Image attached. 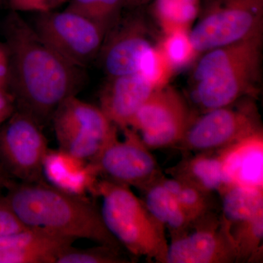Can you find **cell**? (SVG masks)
<instances>
[{
	"label": "cell",
	"mask_w": 263,
	"mask_h": 263,
	"mask_svg": "<svg viewBox=\"0 0 263 263\" xmlns=\"http://www.w3.org/2000/svg\"><path fill=\"white\" fill-rule=\"evenodd\" d=\"M160 180L141 191L142 200L152 215L168 230L172 239L186 233L197 219L180 205L172 194L161 184Z\"/></svg>",
	"instance_id": "18"
},
{
	"label": "cell",
	"mask_w": 263,
	"mask_h": 263,
	"mask_svg": "<svg viewBox=\"0 0 263 263\" xmlns=\"http://www.w3.org/2000/svg\"><path fill=\"white\" fill-rule=\"evenodd\" d=\"M15 111L14 99L9 91L0 89V124H3Z\"/></svg>",
	"instance_id": "29"
},
{
	"label": "cell",
	"mask_w": 263,
	"mask_h": 263,
	"mask_svg": "<svg viewBox=\"0 0 263 263\" xmlns=\"http://www.w3.org/2000/svg\"><path fill=\"white\" fill-rule=\"evenodd\" d=\"M131 259L124 257L122 249L98 245L88 249H78L72 245L62 251L56 263H128Z\"/></svg>",
	"instance_id": "24"
},
{
	"label": "cell",
	"mask_w": 263,
	"mask_h": 263,
	"mask_svg": "<svg viewBox=\"0 0 263 263\" xmlns=\"http://www.w3.org/2000/svg\"><path fill=\"white\" fill-rule=\"evenodd\" d=\"M9 25V86L15 110L43 127L65 100L77 96L84 84V69L48 47L17 12Z\"/></svg>",
	"instance_id": "1"
},
{
	"label": "cell",
	"mask_w": 263,
	"mask_h": 263,
	"mask_svg": "<svg viewBox=\"0 0 263 263\" xmlns=\"http://www.w3.org/2000/svg\"><path fill=\"white\" fill-rule=\"evenodd\" d=\"M59 148L91 160L112 138L118 127L100 107L72 96L57 108L51 119Z\"/></svg>",
	"instance_id": "7"
},
{
	"label": "cell",
	"mask_w": 263,
	"mask_h": 263,
	"mask_svg": "<svg viewBox=\"0 0 263 263\" xmlns=\"http://www.w3.org/2000/svg\"><path fill=\"white\" fill-rule=\"evenodd\" d=\"M29 227L19 219L7 201L5 197L0 196V237L17 233Z\"/></svg>",
	"instance_id": "27"
},
{
	"label": "cell",
	"mask_w": 263,
	"mask_h": 263,
	"mask_svg": "<svg viewBox=\"0 0 263 263\" xmlns=\"http://www.w3.org/2000/svg\"><path fill=\"white\" fill-rule=\"evenodd\" d=\"M174 69L159 45L148 48L142 58L139 71L155 90L167 86L174 75Z\"/></svg>",
	"instance_id": "25"
},
{
	"label": "cell",
	"mask_w": 263,
	"mask_h": 263,
	"mask_svg": "<svg viewBox=\"0 0 263 263\" xmlns=\"http://www.w3.org/2000/svg\"><path fill=\"white\" fill-rule=\"evenodd\" d=\"M126 0H70L66 9L89 19L105 34L122 15Z\"/></svg>",
	"instance_id": "23"
},
{
	"label": "cell",
	"mask_w": 263,
	"mask_h": 263,
	"mask_svg": "<svg viewBox=\"0 0 263 263\" xmlns=\"http://www.w3.org/2000/svg\"><path fill=\"white\" fill-rule=\"evenodd\" d=\"M152 1V0H126L124 9L133 10L143 8Z\"/></svg>",
	"instance_id": "31"
},
{
	"label": "cell",
	"mask_w": 263,
	"mask_h": 263,
	"mask_svg": "<svg viewBox=\"0 0 263 263\" xmlns=\"http://www.w3.org/2000/svg\"><path fill=\"white\" fill-rule=\"evenodd\" d=\"M97 196L102 198L104 224L122 247L134 257L166 263L169 243L165 228L131 187L102 179Z\"/></svg>",
	"instance_id": "4"
},
{
	"label": "cell",
	"mask_w": 263,
	"mask_h": 263,
	"mask_svg": "<svg viewBox=\"0 0 263 263\" xmlns=\"http://www.w3.org/2000/svg\"><path fill=\"white\" fill-rule=\"evenodd\" d=\"M122 130L123 141L117 135L90 162L103 179L133 186L141 192L164 175L138 133L130 127Z\"/></svg>",
	"instance_id": "11"
},
{
	"label": "cell",
	"mask_w": 263,
	"mask_h": 263,
	"mask_svg": "<svg viewBox=\"0 0 263 263\" xmlns=\"http://www.w3.org/2000/svg\"><path fill=\"white\" fill-rule=\"evenodd\" d=\"M70 0H10L15 12H33L35 13L54 11Z\"/></svg>",
	"instance_id": "28"
},
{
	"label": "cell",
	"mask_w": 263,
	"mask_h": 263,
	"mask_svg": "<svg viewBox=\"0 0 263 263\" xmlns=\"http://www.w3.org/2000/svg\"><path fill=\"white\" fill-rule=\"evenodd\" d=\"M229 227L215 212L197 219L184 234L172 238L166 263L237 262Z\"/></svg>",
	"instance_id": "12"
},
{
	"label": "cell",
	"mask_w": 263,
	"mask_h": 263,
	"mask_svg": "<svg viewBox=\"0 0 263 263\" xmlns=\"http://www.w3.org/2000/svg\"><path fill=\"white\" fill-rule=\"evenodd\" d=\"M43 177L48 183L62 191L86 197L97 196L98 169L89 160L79 158L61 149H48L43 167Z\"/></svg>",
	"instance_id": "17"
},
{
	"label": "cell",
	"mask_w": 263,
	"mask_h": 263,
	"mask_svg": "<svg viewBox=\"0 0 263 263\" xmlns=\"http://www.w3.org/2000/svg\"><path fill=\"white\" fill-rule=\"evenodd\" d=\"M140 8L128 10L105 34L98 57L108 78L138 72L143 55L153 46Z\"/></svg>",
	"instance_id": "13"
},
{
	"label": "cell",
	"mask_w": 263,
	"mask_h": 263,
	"mask_svg": "<svg viewBox=\"0 0 263 263\" xmlns=\"http://www.w3.org/2000/svg\"><path fill=\"white\" fill-rule=\"evenodd\" d=\"M0 129V164L20 182L45 181L43 167L48 149L42 127L15 110Z\"/></svg>",
	"instance_id": "10"
},
{
	"label": "cell",
	"mask_w": 263,
	"mask_h": 263,
	"mask_svg": "<svg viewBox=\"0 0 263 263\" xmlns=\"http://www.w3.org/2000/svg\"><path fill=\"white\" fill-rule=\"evenodd\" d=\"M263 0H202L190 37L197 54L262 34Z\"/></svg>",
	"instance_id": "5"
},
{
	"label": "cell",
	"mask_w": 263,
	"mask_h": 263,
	"mask_svg": "<svg viewBox=\"0 0 263 263\" xmlns=\"http://www.w3.org/2000/svg\"><path fill=\"white\" fill-rule=\"evenodd\" d=\"M196 117L182 95L167 85L151 95L129 127L150 150L159 149L176 146Z\"/></svg>",
	"instance_id": "9"
},
{
	"label": "cell",
	"mask_w": 263,
	"mask_h": 263,
	"mask_svg": "<svg viewBox=\"0 0 263 263\" xmlns=\"http://www.w3.org/2000/svg\"><path fill=\"white\" fill-rule=\"evenodd\" d=\"M160 182L195 219H200L209 213L215 212L214 194L206 193L193 185L174 178L167 179L163 176Z\"/></svg>",
	"instance_id": "22"
},
{
	"label": "cell",
	"mask_w": 263,
	"mask_h": 263,
	"mask_svg": "<svg viewBox=\"0 0 263 263\" xmlns=\"http://www.w3.org/2000/svg\"><path fill=\"white\" fill-rule=\"evenodd\" d=\"M10 84V63L8 53L0 46V89L8 91Z\"/></svg>",
	"instance_id": "30"
},
{
	"label": "cell",
	"mask_w": 263,
	"mask_h": 263,
	"mask_svg": "<svg viewBox=\"0 0 263 263\" xmlns=\"http://www.w3.org/2000/svg\"><path fill=\"white\" fill-rule=\"evenodd\" d=\"M75 240L29 227L0 237V263H56L59 254Z\"/></svg>",
	"instance_id": "15"
},
{
	"label": "cell",
	"mask_w": 263,
	"mask_h": 263,
	"mask_svg": "<svg viewBox=\"0 0 263 263\" xmlns=\"http://www.w3.org/2000/svg\"><path fill=\"white\" fill-rule=\"evenodd\" d=\"M262 136L240 142L221 149L183 153L177 164L167 169L166 174L209 193H218L235 183L229 171L232 159L237 153L262 141Z\"/></svg>",
	"instance_id": "14"
},
{
	"label": "cell",
	"mask_w": 263,
	"mask_h": 263,
	"mask_svg": "<svg viewBox=\"0 0 263 263\" xmlns=\"http://www.w3.org/2000/svg\"><path fill=\"white\" fill-rule=\"evenodd\" d=\"M200 0H155L152 14L164 34L190 32L197 18Z\"/></svg>",
	"instance_id": "20"
},
{
	"label": "cell",
	"mask_w": 263,
	"mask_h": 263,
	"mask_svg": "<svg viewBox=\"0 0 263 263\" xmlns=\"http://www.w3.org/2000/svg\"><path fill=\"white\" fill-rule=\"evenodd\" d=\"M159 46L175 71L190 65L197 56L190 37V32L181 31L164 34Z\"/></svg>",
	"instance_id": "26"
},
{
	"label": "cell",
	"mask_w": 263,
	"mask_h": 263,
	"mask_svg": "<svg viewBox=\"0 0 263 263\" xmlns=\"http://www.w3.org/2000/svg\"><path fill=\"white\" fill-rule=\"evenodd\" d=\"M192 76V100L201 113L255 98L262 73V34L202 53Z\"/></svg>",
	"instance_id": "3"
},
{
	"label": "cell",
	"mask_w": 263,
	"mask_h": 263,
	"mask_svg": "<svg viewBox=\"0 0 263 263\" xmlns=\"http://www.w3.org/2000/svg\"><path fill=\"white\" fill-rule=\"evenodd\" d=\"M254 98L197 116L174 148L182 153H197L226 148L262 136L260 114Z\"/></svg>",
	"instance_id": "6"
},
{
	"label": "cell",
	"mask_w": 263,
	"mask_h": 263,
	"mask_svg": "<svg viewBox=\"0 0 263 263\" xmlns=\"http://www.w3.org/2000/svg\"><path fill=\"white\" fill-rule=\"evenodd\" d=\"M219 195L220 216L228 226L247 220L263 211L262 186L233 183Z\"/></svg>",
	"instance_id": "19"
},
{
	"label": "cell",
	"mask_w": 263,
	"mask_h": 263,
	"mask_svg": "<svg viewBox=\"0 0 263 263\" xmlns=\"http://www.w3.org/2000/svg\"><path fill=\"white\" fill-rule=\"evenodd\" d=\"M6 172L4 171V169L2 167L1 164H0V187H1L3 185H6L8 183V181H7V176Z\"/></svg>",
	"instance_id": "32"
},
{
	"label": "cell",
	"mask_w": 263,
	"mask_h": 263,
	"mask_svg": "<svg viewBox=\"0 0 263 263\" xmlns=\"http://www.w3.org/2000/svg\"><path fill=\"white\" fill-rule=\"evenodd\" d=\"M29 24L48 47L82 69L99 56L105 37L94 22L67 9L37 13Z\"/></svg>",
	"instance_id": "8"
},
{
	"label": "cell",
	"mask_w": 263,
	"mask_h": 263,
	"mask_svg": "<svg viewBox=\"0 0 263 263\" xmlns=\"http://www.w3.org/2000/svg\"><path fill=\"white\" fill-rule=\"evenodd\" d=\"M155 91L140 72L108 78L100 95V108L121 129L129 127L137 111Z\"/></svg>",
	"instance_id": "16"
},
{
	"label": "cell",
	"mask_w": 263,
	"mask_h": 263,
	"mask_svg": "<svg viewBox=\"0 0 263 263\" xmlns=\"http://www.w3.org/2000/svg\"><path fill=\"white\" fill-rule=\"evenodd\" d=\"M228 227L236 248L237 262H260L263 254V211Z\"/></svg>",
	"instance_id": "21"
},
{
	"label": "cell",
	"mask_w": 263,
	"mask_h": 263,
	"mask_svg": "<svg viewBox=\"0 0 263 263\" xmlns=\"http://www.w3.org/2000/svg\"><path fill=\"white\" fill-rule=\"evenodd\" d=\"M6 185L5 198L26 226L122 249L104 224L100 209L87 197L65 193L46 181Z\"/></svg>",
	"instance_id": "2"
}]
</instances>
